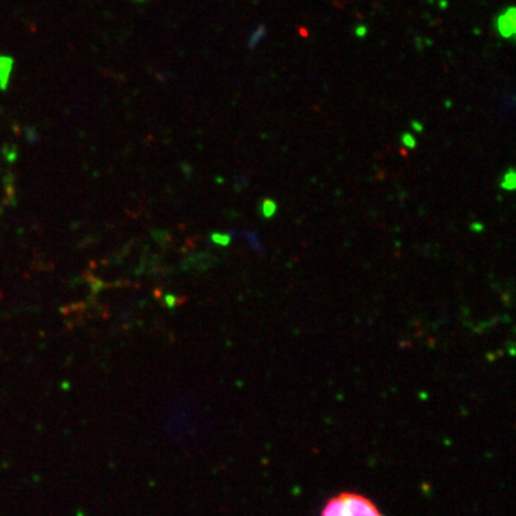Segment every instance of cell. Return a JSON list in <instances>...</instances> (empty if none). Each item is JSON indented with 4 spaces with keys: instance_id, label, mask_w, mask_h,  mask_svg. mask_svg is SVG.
<instances>
[{
    "instance_id": "obj_6",
    "label": "cell",
    "mask_w": 516,
    "mask_h": 516,
    "mask_svg": "<svg viewBox=\"0 0 516 516\" xmlns=\"http://www.w3.org/2000/svg\"><path fill=\"white\" fill-rule=\"evenodd\" d=\"M213 241L219 245H228L231 241V237L225 234H213Z\"/></svg>"
},
{
    "instance_id": "obj_5",
    "label": "cell",
    "mask_w": 516,
    "mask_h": 516,
    "mask_svg": "<svg viewBox=\"0 0 516 516\" xmlns=\"http://www.w3.org/2000/svg\"><path fill=\"white\" fill-rule=\"evenodd\" d=\"M401 142H403L404 146H407V148H410V149L416 148V139L413 138V135H412V133H409V132L403 133V136H401Z\"/></svg>"
},
{
    "instance_id": "obj_1",
    "label": "cell",
    "mask_w": 516,
    "mask_h": 516,
    "mask_svg": "<svg viewBox=\"0 0 516 516\" xmlns=\"http://www.w3.org/2000/svg\"><path fill=\"white\" fill-rule=\"evenodd\" d=\"M321 516H383L377 506L373 503L369 498L351 493V492H343L334 498H331L323 512Z\"/></svg>"
},
{
    "instance_id": "obj_7",
    "label": "cell",
    "mask_w": 516,
    "mask_h": 516,
    "mask_svg": "<svg viewBox=\"0 0 516 516\" xmlns=\"http://www.w3.org/2000/svg\"><path fill=\"white\" fill-rule=\"evenodd\" d=\"M413 128H415V130H417V132H422L423 130V125L420 124V122H417V121H413Z\"/></svg>"
},
{
    "instance_id": "obj_2",
    "label": "cell",
    "mask_w": 516,
    "mask_h": 516,
    "mask_svg": "<svg viewBox=\"0 0 516 516\" xmlns=\"http://www.w3.org/2000/svg\"><path fill=\"white\" fill-rule=\"evenodd\" d=\"M516 186V173L514 168L508 170V172H505L503 175V179H502V188L506 189V191H514Z\"/></svg>"
},
{
    "instance_id": "obj_3",
    "label": "cell",
    "mask_w": 516,
    "mask_h": 516,
    "mask_svg": "<svg viewBox=\"0 0 516 516\" xmlns=\"http://www.w3.org/2000/svg\"><path fill=\"white\" fill-rule=\"evenodd\" d=\"M261 213L265 218H271L272 215L277 213V204L272 200H264L261 205Z\"/></svg>"
},
{
    "instance_id": "obj_4",
    "label": "cell",
    "mask_w": 516,
    "mask_h": 516,
    "mask_svg": "<svg viewBox=\"0 0 516 516\" xmlns=\"http://www.w3.org/2000/svg\"><path fill=\"white\" fill-rule=\"evenodd\" d=\"M264 33H265V30H264V28H258L254 33H253V36H251V39H250V47H254V46H257L258 43L261 42V39L264 38Z\"/></svg>"
}]
</instances>
